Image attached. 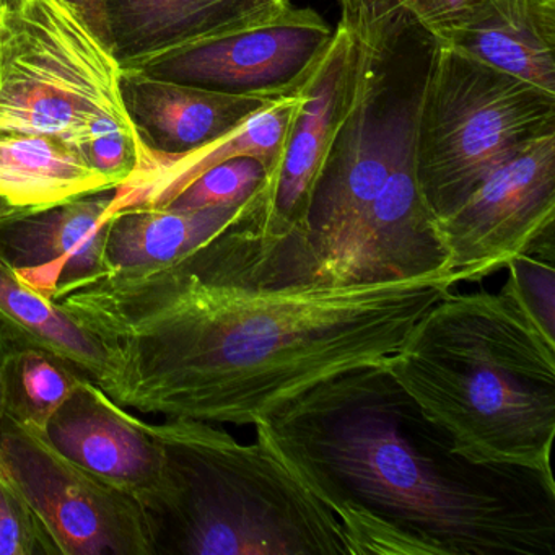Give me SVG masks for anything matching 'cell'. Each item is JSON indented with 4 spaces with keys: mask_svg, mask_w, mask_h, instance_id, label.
I'll list each match as a JSON object with an SVG mask.
<instances>
[{
    "mask_svg": "<svg viewBox=\"0 0 555 555\" xmlns=\"http://www.w3.org/2000/svg\"><path fill=\"white\" fill-rule=\"evenodd\" d=\"M236 223L173 264L106 272L54 298L102 344L109 398L167 418L255 425L318 383L398 352L461 284H272L248 271Z\"/></svg>",
    "mask_w": 555,
    "mask_h": 555,
    "instance_id": "obj_1",
    "label": "cell"
},
{
    "mask_svg": "<svg viewBox=\"0 0 555 555\" xmlns=\"http://www.w3.org/2000/svg\"><path fill=\"white\" fill-rule=\"evenodd\" d=\"M255 427L339 519L350 555H555L554 474L467 460L385 363Z\"/></svg>",
    "mask_w": 555,
    "mask_h": 555,
    "instance_id": "obj_2",
    "label": "cell"
},
{
    "mask_svg": "<svg viewBox=\"0 0 555 555\" xmlns=\"http://www.w3.org/2000/svg\"><path fill=\"white\" fill-rule=\"evenodd\" d=\"M383 363L467 460L552 474L555 339L505 285L448 292Z\"/></svg>",
    "mask_w": 555,
    "mask_h": 555,
    "instance_id": "obj_3",
    "label": "cell"
},
{
    "mask_svg": "<svg viewBox=\"0 0 555 555\" xmlns=\"http://www.w3.org/2000/svg\"><path fill=\"white\" fill-rule=\"evenodd\" d=\"M151 430L164 460L145 512L155 555H350L339 519L262 435L242 443L183 417Z\"/></svg>",
    "mask_w": 555,
    "mask_h": 555,
    "instance_id": "obj_4",
    "label": "cell"
},
{
    "mask_svg": "<svg viewBox=\"0 0 555 555\" xmlns=\"http://www.w3.org/2000/svg\"><path fill=\"white\" fill-rule=\"evenodd\" d=\"M121 64L67 0L0 11V131L54 135L92 165L139 144Z\"/></svg>",
    "mask_w": 555,
    "mask_h": 555,
    "instance_id": "obj_5",
    "label": "cell"
},
{
    "mask_svg": "<svg viewBox=\"0 0 555 555\" xmlns=\"http://www.w3.org/2000/svg\"><path fill=\"white\" fill-rule=\"evenodd\" d=\"M555 134V93L463 51L431 43L414 115V170L435 219L503 162Z\"/></svg>",
    "mask_w": 555,
    "mask_h": 555,
    "instance_id": "obj_6",
    "label": "cell"
},
{
    "mask_svg": "<svg viewBox=\"0 0 555 555\" xmlns=\"http://www.w3.org/2000/svg\"><path fill=\"white\" fill-rule=\"evenodd\" d=\"M0 473L34 513L53 555H155L138 500L61 453L41 428L0 418Z\"/></svg>",
    "mask_w": 555,
    "mask_h": 555,
    "instance_id": "obj_7",
    "label": "cell"
},
{
    "mask_svg": "<svg viewBox=\"0 0 555 555\" xmlns=\"http://www.w3.org/2000/svg\"><path fill=\"white\" fill-rule=\"evenodd\" d=\"M555 134L495 168L456 209L435 219L448 271L479 282L522 253L554 243Z\"/></svg>",
    "mask_w": 555,
    "mask_h": 555,
    "instance_id": "obj_8",
    "label": "cell"
},
{
    "mask_svg": "<svg viewBox=\"0 0 555 555\" xmlns=\"http://www.w3.org/2000/svg\"><path fill=\"white\" fill-rule=\"evenodd\" d=\"M333 35L317 11L288 4L271 21L126 70L235 95H285L317 66Z\"/></svg>",
    "mask_w": 555,
    "mask_h": 555,
    "instance_id": "obj_9",
    "label": "cell"
},
{
    "mask_svg": "<svg viewBox=\"0 0 555 555\" xmlns=\"http://www.w3.org/2000/svg\"><path fill=\"white\" fill-rule=\"evenodd\" d=\"M356 48L346 28L333 40L305 80V100L292 126L278 170L259 191L256 232L279 242L300 232L318 181L330 160L352 100Z\"/></svg>",
    "mask_w": 555,
    "mask_h": 555,
    "instance_id": "obj_10",
    "label": "cell"
},
{
    "mask_svg": "<svg viewBox=\"0 0 555 555\" xmlns=\"http://www.w3.org/2000/svg\"><path fill=\"white\" fill-rule=\"evenodd\" d=\"M412 141L414 122L399 144L388 180L324 284H385L451 272L415 180Z\"/></svg>",
    "mask_w": 555,
    "mask_h": 555,
    "instance_id": "obj_11",
    "label": "cell"
},
{
    "mask_svg": "<svg viewBox=\"0 0 555 555\" xmlns=\"http://www.w3.org/2000/svg\"><path fill=\"white\" fill-rule=\"evenodd\" d=\"M116 188L0 220V261L21 281L57 298L108 272L105 246Z\"/></svg>",
    "mask_w": 555,
    "mask_h": 555,
    "instance_id": "obj_12",
    "label": "cell"
},
{
    "mask_svg": "<svg viewBox=\"0 0 555 555\" xmlns=\"http://www.w3.org/2000/svg\"><path fill=\"white\" fill-rule=\"evenodd\" d=\"M44 434L74 463L138 500L144 512L157 502L164 460L151 424L126 412L92 379L77 386Z\"/></svg>",
    "mask_w": 555,
    "mask_h": 555,
    "instance_id": "obj_13",
    "label": "cell"
},
{
    "mask_svg": "<svg viewBox=\"0 0 555 555\" xmlns=\"http://www.w3.org/2000/svg\"><path fill=\"white\" fill-rule=\"evenodd\" d=\"M305 80L294 92L282 95L196 151L164 155L145 145L132 177L116 188L109 217L125 209H164L204 171L232 158H256L268 168V178L271 177L281 164L292 126L304 105Z\"/></svg>",
    "mask_w": 555,
    "mask_h": 555,
    "instance_id": "obj_14",
    "label": "cell"
},
{
    "mask_svg": "<svg viewBox=\"0 0 555 555\" xmlns=\"http://www.w3.org/2000/svg\"><path fill=\"white\" fill-rule=\"evenodd\" d=\"M109 47L121 69L278 17L275 0H103Z\"/></svg>",
    "mask_w": 555,
    "mask_h": 555,
    "instance_id": "obj_15",
    "label": "cell"
},
{
    "mask_svg": "<svg viewBox=\"0 0 555 555\" xmlns=\"http://www.w3.org/2000/svg\"><path fill=\"white\" fill-rule=\"evenodd\" d=\"M121 92L141 141L164 155L196 151L282 96L216 92L135 70H122Z\"/></svg>",
    "mask_w": 555,
    "mask_h": 555,
    "instance_id": "obj_16",
    "label": "cell"
},
{
    "mask_svg": "<svg viewBox=\"0 0 555 555\" xmlns=\"http://www.w3.org/2000/svg\"><path fill=\"white\" fill-rule=\"evenodd\" d=\"M447 47L555 93V0H487Z\"/></svg>",
    "mask_w": 555,
    "mask_h": 555,
    "instance_id": "obj_17",
    "label": "cell"
},
{
    "mask_svg": "<svg viewBox=\"0 0 555 555\" xmlns=\"http://www.w3.org/2000/svg\"><path fill=\"white\" fill-rule=\"evenodd\" d=\"M259 191L240 206L125 209L113 214L105 246L108 272L154 271L180 261L230 227L256 216Z\"/></svg>",
    "mask_w": 555,
    "mask_h": 555,
    "instance_id": "obj_18",
    "label": "cell"
},
{
    "mask_svg": "<svg viewBox=\"0 0 555 555\" xmlns=\"http://www.w3.org/2000/svg\"><path fill=\"white\" fill-rule=\"evenodd\" d=\"M109 188L116 186L69 142L0 131V199L12 206L37 209Z\"/></svg>",
    "mask_w": 555,
    "mask_h": 555,
    "instance_id": "obj_19",
    "label": "cell"
},
{
    "mask_svg": "<svg viewBox=\"0 0 555 555\" xmlns=\"http://www.w3.org/2000/svg\"><path fill=\"white\" fill-rule=\"evenodd\" d=\"M360 56L388 60L409 43L447 44L487 0H337Z\"/></svg>",
    "mask_w": 555,
    "mask_h": 555,
    "instance_id": "obj_20",
    "label": "cell"
},
{
    "mask_svg": "<svg viewBox=\"0 0 555 555\" xmlns=\"http://www.w3.org/2000/svg\"><path fill=\"white\" fill-rule=\"evenodd\" d=\"M0 333L5 343L47 350L102 386L108 362L100 340L53 298L44 297L0 261Z\"/></svg>",
    "mask_w": 555,
    "mask_h": 555,
    "instance_id": "obj_21",
    "label": "cell"
},
{
    "mask_svg": "<svg viewBox=\"0 0 555 555\" xmlns=\"http://www.w3.org/2000/svg\"><path fill=\"white\" fill-rule=\"evenodd\" d=\"M86 378L76 365L54 353L5 343L2 415L44 430Z\"/></svg>",
    "mask_w": 555,
    "mask_h": 555,
    "instance_id": "obj_22",
    "label": "cell"
},
{
    "mask_svg": "<svg viewBox=\"0 0 555 555\" xmlns=\"http://www.w3.org/2000/svg\"><path fill=\"white\" fill-rule=\"evenodd\" d=\"M268 180V168L251 157L232 158L209 168L180 191L164 209L199 210L240 206L251 199Z\"/></svg>",
    "mask_w": 555,
    "mask_h": 555,
    "instance_id": "obj_23",
    "label": "cell"
},
{
    "mask_svg": "<svg viewBox=\"0 0 555 555\" xmlns=\"http://www.w3.org/2000/svg\"><path fill=\"white\" fill-rule=\"evenodd\" d=\"M505 268H508L505 287L555 339L554 245L522 253L506 262Z\"/></svg>",
    "mask_w": 555,
    "mask_h": 555,
    "instance_id": "obj_24",
    "label": "cell"
},
{
    "mask_svg": "<svg viewBox=\"0 0 555 555\" xmlns=\"http://www.w3.org/2000/svg\"><path fill=\"white\" fill-rule=\"evenodd\" d=\"M0 555H53L21 493L0 473Z\"/></svg>",
    "mask_w": 555,
    "mask_h": 555,
    "instance_id": "obj_25",
    "label": "cell"
},
{
    "mask_svg": "<svg viewBox=\"0 0 555 555\" xmlns=\"http://www.w3.org/2000/svg\"><path fill=\"white\" fill-rule=\"evenodd\" d=\"M67 2H70L80 12L89 27L99 35L100 40L109 47L108 25H106L103 0H67Z\"/></svg>",
    "mask_w": 555,
    "mask_h": 555,
    "instance_id": "obj_26",
    "label": "cell"
},
{
    "mask_svg": "<svg viewBox=\"0 0 555 555\" xmlns=\"http://www.w3.org/2000/svg\"><path fill=\"white\" fill-rule=\"evenodd\" d=\"M18 210H22L21 207L12 206L8 201L0 199V220L8 219L12 214L18 212Z\"/></svg>",
    "mask_w": 555,
    "mask_h": 555,
    "instance_id": "obj_27",
    "label": "cell"
},
{
    "mask_svg": "<svg viewBox=\"0 0 555 555\" xmlns=\"http://www.w3.org/2000/svg\"><path fill=\"white\" fill-rule=\"evenodd\" d=\"M5 339L0 333V418H2V362H4Z\"/></svg>",
    "mask_w": 555,
    "mask_h": 555,
    "instance_id": "obj_28",
    "label": "cell"
},
{
    "mask_svg": "<svg viewBox=\"0 0 555 555\" xmlns=\"http://www.w3.org/2000/svg\"><path fill=\"white\" fill-rule=\"evenodd\" d=\"M18 0H0V11L2 9L8 8V5L17 4Z\"/></svg>",
    "mask_w": 555,
    "mask_h": 555,
    "instance_id": "obj_29",
    "label": "cell"
},
{
    "mask_svg": "<svg viewBox=\"0 0 555 555\" xmlns=\"http://www.w3.org/2000/svg\"><path fill=\"white\" fill-rule=\"evenodd\" d=\"M279 4H291V0H275Z\"/></svg>",
    "mask_w": 555,
    "mask_h": 555,
    "instance_id": "obj_30",
    "label": "cell"
}]
</instances>
